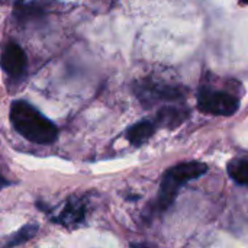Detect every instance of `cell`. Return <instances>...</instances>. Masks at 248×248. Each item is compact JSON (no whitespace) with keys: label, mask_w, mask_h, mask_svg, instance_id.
<instances>
[{"label":"cell","mask_w":248,"mask_h":248,"mask_svg":"<svg viewBox=\"0 0 248 248\" xmlns=\"http://www.w3.org/2000/svg\"><path fill=\"white\" fill-rule=\"evenodd\" d=\"M9 116L15 131L32 144L48 145L58 138L55 124L25 100L12 102Z\"/></svg>","instance_id":"1"},{"label":"cell","mask_w":248,"mask_h":248,"mask_svg":"<svg viewBox=\"0 0 248 248\" xmlns=\"http://www.w3.org/2000/svg\"><path fill=\"white\" fill-rule=\"evenodd\" d=\"M206 171L208 166L201 161H185L170 167L161 179L160 193L157 198V211H167L173 205L179 190L186 183L203 176Z\"/></svg>","instance_id":"2"},{"label":"cell","mask_w":248,"mask_h":248,"mask_svg":"<svg viewBox=\"0 0 248 248\" xmlns=\"http://www.w3.org/2000/svg\"><path fill=\"white\" fill-rule=\"evenodd\" d=\"M198 109L214 116H232L240 109V99L234 93L212 86H202L198 92Z\"/></svg>","instance_id":"3"},{"label":"cell","mask_w":248,"mask_h":248,"mask_svg":"<svg viewBox=\"0 0 248 248\" xmlns=\"http://www.w3.org/2000/svg\"><path fill=\"white\" fill-rule=\"evenodd\" d=\"M134 90L144 106H153L158 102H177L186 94V90L180 86L157 83L151 80L138 81Z\"/></svg>","instance_id":"4"},{"label":"cell","mask_w":248,"mask_h":248,"mask_svg":"<svg viewBox=\"0 0 248 248\" xmlns=\"http://www.w3.org/2000/svg\"><path fill=\"white\" fill-rule=\"evenodd\" d=\"M1 68L10 80L20 81L28 71V57L16 42H7L1 52Z\"/></svg>","instance_id":"5"},{"label":"cell","mask_w":248,"mask_h":248,"mask_svg":"<svg viewBox=\"0 0 248 248\" xmlns=\"http://www.w3.org/2000/svg\"><path fill=\"white\" fill-rule=\"evenodd\" d=\"M86 202L81 198H70L57 218V222L67 228L78 227L84 222Z\"/></svg>","instance_id":"6"},{"label":"cell","mask_w":248,"mask_h":248,"mask_svg":"<svg viewBox=\"0 0 248 248\" xmlns=\"http://www.w3.org/2000/svg\"><path fill=\"white\" fill-rule=\"evenodd\" d=\"M187 118H189V109L187 108L169 105V106L161 108L157 112V116H155L154 121H155V124L158 126L173 129V128L180 126Z\"/></svg>","instance_id":"7"},{"label":"cell","mask_w":248,"mask_h":248,"mask_svg":"<svg viewBox=\"0 0 248 248\" xmlns=\"http://www.w3.org/2000/svg\"><path fill=\"white\" fill-rule=\"evenodd\" d=\"M158 125L155 124V121L151 119L140 121L126 129V140L134 145H142L155 134Z\"/></svg>","instance_id":"8"},{"label":"cell","mask_w":248,"mask_h":248,"mask_svg":"<svg viewBox=\"0 0 248 248\" xmlns=\"http://www.w3.org/2000/svg\"><path fill=\"white\" fill-rule=\"evenodd\" d=\"M228 174L230 177L241 185V186H246L248 187V160L247 158H235L232 161L228 163Z\"/></svg>","instance_id":"9"},{"label":"cell","mask_w":248,"mask_h":248,"mask_svg":"<svg viewBox=\"0 0 248 248\" xmlns=\"http://www.w3.org/2000/svg\"><path fill=\"white\" fill-rule=\"evenodd\" d=\"M38 230H39L38 224L25 225L23 228H20L16 234H13V235L9 238V241L4 244V247L3 248H13L16 247V246H20V244L26 243V241H29L31 238H33V237L36 235Z\"/></svg>","instance_id":"10"},{"label":"cell","mask_w":248,"mask_h":248,"mask_svg":"<svg viewBox=\"0 0 248 248\" xmlns=\"http://www.w3.org/2000/svg\"><path fill=\"white\" fill-rule=\"evenodd\" d=\"M129 248H153V247H148V246H145V244H132Z\"/></svg>","instance_id":"11"},{"label":"cell","mask_w":248,"mask_h":248,"mask_svg":"<svg viewBox=\"0 0 248 248\" xmlns=\"http://www.w3.org/2000/svg\"><path fill=\"white\" fill-rule=\"evenodd\" d=\"M241 3H244V4H248V0H240Z\"/></svg>","instance_id":"12"}]
</instances>
